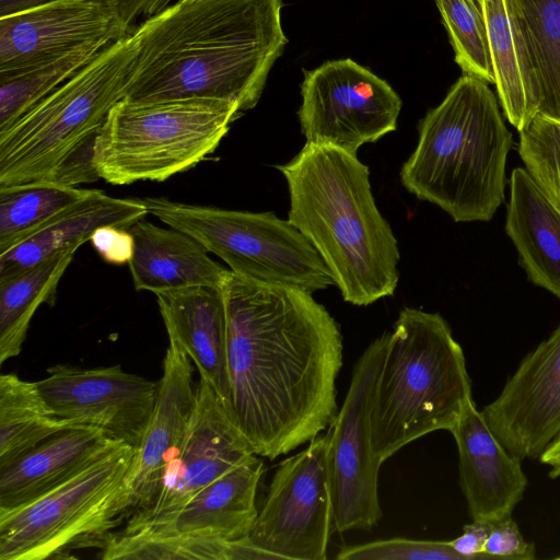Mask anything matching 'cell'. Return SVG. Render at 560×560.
I'll use <instances>...</instances> for the list:
<instances>
[{
	"label": "cell",
	"instance_id": "cell-7",
	"mask_svg": "<svg viewBox=\"0 0 560 560\" xmlns=\"http://www.w3.org/2000/svg\"><path fill=\"white\" fill-rule=\"evenodd\" d=\"M242 113L235 104L213 98H122L97 138L95 171L112 185L166 180L211 154Z\"/></svg>",
	"mask_w": 560,
	"mask_h": 560
},
{
	"label": "cell",
	"instance_id": "cell-36",
	"mask_svg": "<svg viewBox=\"0 0 560 560\" xmlns=\"http://www.w3.org/2000/svg\"><path fill=\"white\" fill-rule=\"evenodd\" d=\"M90 242L100 256L108 264H128L135 253V240L128 229L114 225L98 228Z\"/></svg>",
	"mask_w": 560,
	"mask_h": 560
},
{
	"label": "cell",
	"instance_id": "cell-13",
	"mask_svg": "<svg viewBox=\"0 0 560 560\" xmlns=\"http://www.w3.org/2000/svg\"><path fill=\"white\" fill-rule=\"evenodd\" d=\"M35 383L56 417L97 427L135 448L145 433L159 386L158 382L125 372L120 365L83 369L57 364Z\"/></svg>",
	"mask_w": 560,
	"mask_h": 560
},
{
	"label": "cell",
	"instance_id": "cell-31",
	"mask_svg": "<svg viewBox=\"0 0 560 560\" xmlns=\"http://www.w3.org/2000/svg\"><path fill=\"white\" fill-rule=\"evenodd\" d=\"M105 47L107 46H86L20 74L0 78V131L10 127Z\"/></svg>",
	"mask_w": 560,
	"mask_h": 560
},
{
	"label": "cell",
	"instance_id": "cell-20",
	"mask_svg": "<svg viewBox=\"0 0 560 560\" xmlns=\"http://www.w3.org/2000/svg\"><path fill=\"white\" fill-rule=\"evenodd\" d=\"M168 340L194 362L229 409L226 315L221 287L194 285L155 294Z\"/></svg>",
	"mask_w": 560,
	"mask_h": 560
},
{
	"label": "cell",
	"instance_id": "cell-22",
	"mask_svg": "<svg viewBox=\"0 0 560 560\" xmlns=\"http://www.w3.org/2000/svg\"><path fill=\"white\" fill-rule=\"evenodd\" d=\"M142 199L118 198L102 190L90 192L35 231L0 253V279L31 268L68 249H79L101 226L129 229L144 218Z\"/></svg>",
	"mask_w": 560,
	"mask_h": 560
},
{
	"label": "cell",
	"instance_id": "cell-9",
	"mask_svg": "<svg viewBox=\"0 0 560 560\" xmlns=\"http://www.w3.org/2000/svg\"><path fill=\"white\" fill-rule=\"evenodd\" d=\"M142 200L150 214L196 238L240 277L311 294L335 284L315 247L272 212L189 205L163 197Z\"/></svg>",
	"mask_w": 560,
	"mask_h": 560
},
{
	"label": "cell",
	"instance_id": "cell-39",
	"mask_svg": "<svg viewBox=\"0 0 560 560\" xmlns=\"http://www.w3.org/2000/svg\"><path fill=\"white\" fill-rule=\"evenodd\" d=\"M541 464L549 467L550 478H560V433L539 457Z\"/></svg>",
	"mask_w": 560,
	"mask_h": 560
},
{
	"label": "cell",
	"instance_id": "cell-23",
	"mask_svg": "<svg viewBox=\"0 0 560 560\" xmlns=\"http://www.w3.org/2000/svg\"><path fill=\"white\" fill-rule=\"evenodd\" d=\"M135 253L128 262L138 291L160 292L194 285L221 287L229 270L189 234L159 226L144 218L129 226Z\"/></svg>",
	"mask_w": 560,
	"mask_h": 560
},
{
	"label": "cell",
	"instance_id": "cell-37",
	"mask_svg": "<svg viewBox=\"0 0 560 560\" xmlns=\"http://www.w3.org/2000/svg\"><path fill=\"white\" fill-rule=\"evenodd\" d=\"M117 14L122 26L132 32L137 20L149 19L180 0H103Z\"/></svg>",
	"mask_w": 560,
	"mask_h": 560
},
{
	"label": "cell",
	"instance_id": "cell-30",
	"mask_svg": "<svg viewBox=\"0 0 560 560\" xmlns=\"http://www.w3.org/2000/svg\"><path fill=\"white\" fill-rule=\"evenodd\" d=\"M90 190L50 182L0 187V253L85 197Z\"/></svg>",
	"mask_w": 560,
	"mask_h": 560
},
{
	"label": "cell",
	"instance_id": "cell-8",
	"mask_svg": "<svg viewBox=\"0 0 560 560\" xmlns=\"http://www.w3.org/2000/svg\"><path fill=\"white\" fill-rule=\"evenodd\" d=\"M136 450L121 444L43 497L0 512V560H43L91 542L101 548L132 510Z\"/></svg>",
	"mask_w": 560,
	"mask_h": 560
},
{
	"label": "cell",
	"instance_id": "cell-2",
	"mask_svg": "<svg viewBox=\"0 0 560 560\" xmlns=\"http://www.w3.org/2000/svg\"><path fill=\"white\" fill-rule=\"evenodd\" d=\"M282 0H180L130 33L136 59L125 98L258 103L288 38Z\"/></svg>",
	"mask_w": 560,
	"mask_h": 560
},
{
	"label": "cell",
	"instance_id": "cell-5",
	"mask_svg": "<svg viewBox=\"0 0 560 560\" xmlns=\"http://www.w3.org/2000/svg\"><path fill=\"white\" fill-rule=\"evenodd\" d=\"M136 59L131 35L100 51L0 131V187L100 179L94 150L112 107L125 98Z\"/></svg>",
	"mask_w": 560,
	"mask_h": 560
},
{
	"label": "cell",
	"instance_id": "cell-4",
	"mask_svg": "<svg viewBox=\"0 0 560 560\" xmlns=\"http://www.w3.org/2000/svg\"><path fill=\"white\" fill-rule=\"evenodd\" d=\"M488 84L462 75L420 121L417 148L400 171L409 192L458 223L490 221L505 197L513 138Z\"/></svg>",
	"mask_w": 560,
	"mask_h": 560
},
{
	"label": "cell",
	"instance_id": "cell-3",
	"mask_svg": "<svg viewBox=\"0 0 560 560\" xmlns=\"http://www.w3.org/2000/svg\"><path fill=\"white\" fill-rule=\"evenodd\" d=\"M277 168L288 183V221L322 256L343 300L365 306L393 295L400 255L375 205L369 167L357 155L306 142Z\"/></svg>",
	"mask_w": 560,
	"mask_h": 560
},
{
	"label": "cell",
	"instance_id": "cell-10",
	"mask_svg": "<svg viewBox=\"0 0 560 560\" xmlns=\"http://www.w3.org/2000/svg\"><path fill=\"white\" fill-rule=\"evenodd\" d=\"M329 433L280 463L248 536L277 560H326L334 526Z\"/></svg>",
	"mask_w": 560,
	"mask_h": 560
},
{
	"label": "cell",
	"instance_id": "cell-38",
	"mask_svg": "<svg viewBox=\"0 0 560 560\" xmlns=\"http://www.w3.org/2000/svg\"><path fill=\"white\" fill-rule=\"evenodd\" d=\"M492 527L491 522L472 521L463 528V533L448 542L465 560L489 559L485 546Z\"/></svg>",
	"mask_w": 560,
	"mask_h": 560
},
{
	"label": "cell",
	"instance_id": "cell-33",
	"mask_svg": "<svg viewBox=\"0 0 560 560\" xmlns=\"http://www.w3.org/2000/svg\"><path fill=\"white\" fill-rule=\"evenodd\" d=\"M518 132V154L525 170L560 211V121L536 115Z\"/></svg>",
	"mask_w": 560,
	"mask_h": 560
},
{
	"label": "cell",
	"instance_id": "cell-29",
	"mask_svg": "<svg viewBox=\"0 0 560 560\" xmlns=\"http://www.w3.org/2000/svg\"><path fill=\"white\" fill-rule=\"evenodd\" d=\"M101 558L113 559H213L277 560L249 538L223 539L118 533L108 535Z\"/></svg>",
	"mask_w": 560,
	"mask_h": 560
},
{
	"label": "cell",
	"instance_id": "cell-21",
	"mask_svg": "<svg viewBox=\"0 0 560 560\" xmlns=\"http://www.w3.org/2000/svg\"><path fill=\"white\" fill-rule=\"evenodd\" d=\"M264 462L253 454L201 489L166 522L127 534L245 539L258 515L256 494Z\"/></svg>",
	"mask_w": 560,
	"mask_h": 560
},
{
	"label": "cell",
	"instance_id": "cell-24",
	"mask_svg": "<svg viewBox=\"0 0 560 560\" xmlns=\"http://www.w3.org/2000/svg\"><path fill=\"white\" fill-rule=\"evenodd\" d=\"M505 232L528 279L560 299V211L523 167L511 173Z\"/></svg>",
	"mask_w": 560,
	"mask_h": 560
},
{
	"label": "cell",
	"instance_id": "cell-16",
	"mask_svg": "<svg viewBox=\"0 0 560 560\" xmlns=\"http://www.w3.org/2000/svg\"><path fill=\"white\" fill-rule=\"evenodd\" d=\"M481 413L512 455L541 456L560 433V325L523 358Z\"/></svg>",
	"mask_w": 560,
	"mask_h": 560
},
{
	"label": "cell",
	"instance_id": "cell-27",
	"mask_svg": "<svg viewBox=\"0 0 560 560\" xmlns=\"http://www.w3.org/2000/svg\"><path fill=\"white\" fill-rule=\"evenodd\" d=\"M71 425L50 411L36 383L0 376V467Z\"/></svg>",
	"mask_w": 560,
	"mask_h": 560
},
{
	"label": "cell",
	"instance_id": "cell-11",
	"mask_svg": "<svg viewBox=\"0 0 560 560\" xmlns=\"http://www.w3.org/2000/svg\"><path fill=\"white\" fill-rule=\"evenodd\" d=\"M388 332L373 340L355 362L349 389L328 427V467L335 530H371L382 518L377 460L372 446L371 408Z\"/></svg>",
	"mask_w": 560,
	"mask_h": 560
},
{
	"label": "cell",
	"instance_id": "cell-12",
	"mask_svg": "<svg viewBox=\"0 0 560 560\" xmlns=\"http://www.w3.org/2000/svg\"><path fill=\"white\" fill-rule=\"evenodd\" d=\"M298 112L306 142L357 155L396 130L401 100L393 88L350 58L304 70Z\"/></svg>",
	"mask_w": 560,
	"mask_h": 560
},
{
	"label": "cell",
	"instance_id": "cell-18",
	"mask_svg": "<svg viewBox=\"0 0 560 560\" xmlns=\"http://www.w3.org/2000/svg\"><path fill=\"white\" fill-rule=\"evenodd\" d=\"M450 432L457 445L459 485L471 520L494 523L511 516L527 488L522 460L498 440L474 399Z\"/></svg>",
	"mask_w": 560,
	"mask_h": 560
},
{
	"label": "cell",
	"instance_id": "cell-25",
	"mask_svg": "<svg viewBox=\"0 0 560 560\" xmlns=\"http://www.w3.org/2000/svg\"><path fill=\"white\" fill-rule=\"evenodd\" d=\"M483 13L499 104L518 131L539 114L535 68L509 0H478Z\"/></svg>",
	"mask_w": 560,
	"mask_h": 560
},
{
	"label": "cell",
	"instance_id": "cell-14",
	"mask_svg": "<svg viewBox=\"0 0 560 560\" xmlns=\"http://www.w3.org/2000/svg\"><path fill=\"white\" fill-rule=\"evenodd\" d=\"M197 404L188 434L170 463L153 504L136 511L124 533H133L170 520L195 494L235 465L255 454L210 384L199 377Z\"/></svg>",
	"mask_w": 560,
	"mask_h": 560
},
{
	"label": "cell",
	"instance_id": "cell-15",
	"mask_svg": "<svg viewBox=\"0 0 560 560\" xmlns=\"http://www.w3.org/2000/svg\"><path fill=\"white\" fill-rule=\"evenodd\" d=\"M129 35L103 0H57L0 18V78Z\"/></svg>",
	"mask_w": 560,
	"mask_h": 560
},
{
	"label": "cell",
	"instance_id": "cell-40",
	"mask_svg": "<svg viewBox=\"0 0 560 560\" xmlns=\"http://www.w3.org/2000/svg\"><path fill=\"white\" fill-rule=\"evenodd\" d=\"M57 0H0V18L19 13Z\"/></svg>",
	"mask_w": 560,
	"mask_h": 560
},
{
	"label": "cell",
	"instance_id": "cell-19",
	"mask_svg": "<svg viewBox=\"0 0 560 560\" xmlns=\"http://www.w3.org/2000/svg\"><path fill=\"white\" fill-rule=\"evenodd\" d=\"M121 444L89 424H74L51 435L0 467V512L43 497Z\"/></svg>",
	"mask_w": 560,
	"mask_h": 560
},
{
	"label": "cell",
	"instance_id": "cell-34",
	"mask_svg": "<svg viewBox=\"0 0 560 560\" xmlns=\"http://www.w3.org/2000/svg\"><path fill=\"white\" fill-rule=\"evenodd\" d=\"M338 560H465L448 541L390 538L343 546Z\"/></svg>",
	"mask_w": 560,
	"mask_h": 560
},
{
	"label": "cell",
	"instance_id": "cell-6",
	"mask_svg": "<svg viewBox=\"0 0 560 560\" xmlns=\"http://www.w3.org/2000/svg\"><path fill=\"white\" fill-rule=\"evenodd\" d=\"M470 399L465 354L447 322L439 313L402 308L388 332L372 398L377 460L429 433L451 431Z\"/></svg>",
	"mask_w": 560,
	"mask_h": 560
},
{
	"label": "cell",
	"instance_id": "cell-32",
	"mask_svg": "<svg viewBox=\"0 0 560 560\" xmlns=\"http://www.w3.org/2000/svg\"><path fill=\"white\" fill-rule=\"evenodd\" d=\"M455 61L464 74L494 83L483 13L478 0H435Z\"/></svg>",
	"mask_w": 560,
	"mask_h": 560
},
{
	"label": "cell",
	"instance_id": "cell-35",
	"mask_svg": "<svg viewBox=\"0 0 560 560\" xmlns=\"http://www.w3.org/2000/svg\"><path fill=\"white\" fill-rule=\"evenodd\" d=\"M483 552L489 559L533 560L536 558L535 544L525 540L518 525L511 516L492 523Z\"/></svg>",
	"mask_w": 560,
	"mask_h": 560
},
{
	"label": "cell",
	"instance_id": "cell-17",
	"mask_svg": "<svg viewBox=\"0 0 560 560\" xmlns=\"http://www.w3.org/2000/svg\"><path fill=\"white\" fill-rule=\"evenodd\" d=\"M192 372L191 359L170 341L154 409L128 472L133 512L153 504L188 434L197 404Z\"/></svg>",
	"mask_w": 560,
	"mask_h": 560
},
{
	"label": "cell",
	"instance_id": "cell-26",
	"mask_svg": "<svg viewBox=\"0 0 560 560\" xmlns=\"http://www.w3.org/2000/svg\"><path fill=\"white\" fill-rule=\"evenodd\" d=\"M77 250L61 252L0 279V364L20 354L38 307L44 303L54 304L59 281Z\"/></svg>",
	"mask_w": 560,
	"mask_h": 560
},
{
	"label": "cell",
	"instance_id": "cell-28",
	"mask_svg": "<svg viewBox=\"0 0 560 560\" xmlns=\"http://www.w3.org/2000/svg\"><path fill=\"white\" fill-rule=\"evenodd\" d=\"M539 88V114L560 121V0H509Z\"/></svg>",
	"mask_w": 560,
	"mask_h": 560
},
{
	"label": "cell",
	"instance_id": "cell-1",
	"mask_svg": "<svg viewBox=\"0 0 560 560\" xmlns=\"http://www.w3.org/2000/svg\"><path fill=\"white\" fill-rule=\"evenodd\" d=\"M221 289L231 416L255 454L272 460L334 421L341 331L311 293L231 270Z\"/></svg>",
	"mask_w": 560,
	"mask_h": 560
}]
</instances>
